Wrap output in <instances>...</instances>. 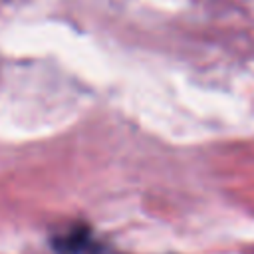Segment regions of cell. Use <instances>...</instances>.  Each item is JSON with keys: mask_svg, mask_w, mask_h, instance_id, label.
Here are the masks:
<instances>
[{"mask_svg": "<svg viewBox=\"0 0 254 254\" xmlns=\"http://www.w3.org/2000/svg\"><path fill=\"white\" fill-rule=\"evenodd\" d=\"M58 254H81L89 246V232L85 226H75L52 240Z\"/></svg>", "mask_w": 254, "mask_h": 254, "instance_id": "cell-1", "label": "cell"}]
</instances>
